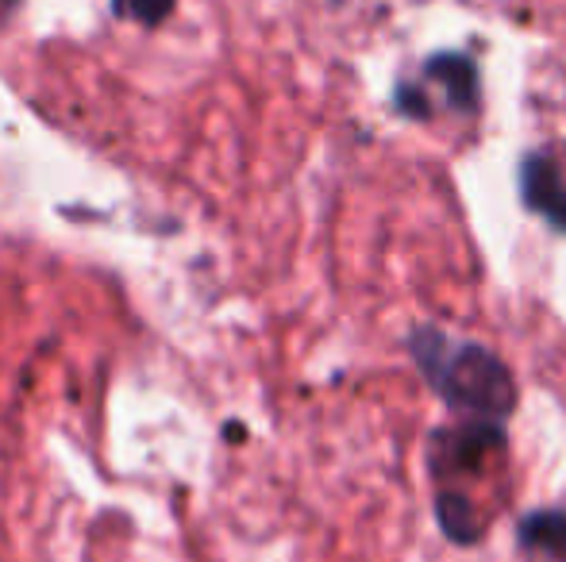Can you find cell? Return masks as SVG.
Returning a JSON list of instances; mask_svg holds the SVG:
<instances>
[{"mask_svg": "<svg viewBox=\"0 0 566 562\" xmlns=\"http://www.w3.org/2000/svg\"><path fill=\"white\" fill-rule=\"evenodd\" d=\"M20 4H23V0H0V23H4L8 15H12V12H15V8H20Z\"/></svg>", "mask_w": 566, "mask_h": 562, "instance_id": "9c48e42d", "label": "cell"}, {"mask_svg": "<svg viewBox=\"0 0 566 562\" xmlns=\"http://www.w3.org/2000/svg\"><path fill=\"white\" fill-rule=\"evenodd\" d=\"M394 105H397V113H405L409 120H428L432 116V100L424 97V89L420 85H397V93H394Z\"/></svg>", "mask_w": 566, "mask_h": 562, "instance_id": "ba28073f", "label": "cell"}, {"mask_svg": "<svg viewBox=\"0 0 566 562\" xmlns=\"http://www.w3.org/2000/svg\"><path fill=\"white\" fill-rule=\"evenodd\" d=\"M174 4L178 0H113V15L143 23V28H158L174 12Z\"/></svg>", "mask_w": 566, "mask_h": 562, "instance_id": "52a82bcc", "label": "cell"}, {"mask_svg": "<svg viewBox=\"0 0 566 562\" xmlns=\"http://www.w3.org/2000/svg\"><path fill=\"white\" fill-rule=\"evenodd\" d=\"M424 77L432 85L443 89V100H448L451 113H478V97H482V82H478V66L474 59L467 54H454V51H443V54H432L424 62Z\"/></svg>", "mask_w": 566, "mask_h": 562, "instance_id": "277c9868", "label": "cell"}, {"mask_svg": "<svg viewBox=\"0 0 566 562\" xmlns=\"http://www.w3.org/2000/svg\"><path fill=\"white\" fill-rule=\"evenodd\" d=\"M436 517H440V528L448 532L451 543H459V548H467V543H478L485 532L482 517L474 512V505L467 501V497L459 494H440V501H436Z\"/></svg>", "mask_w": 566, "mask_h": 562, "instance_id": "5b68a950", "label": "cell"}, {"mask_svg": "<svg viewBox=\"0 0 566 562\" xmlns=\"http://www.w3.org/2000/svg\"><path fill=\"white\" fill-rule=\"evenodd\" d=\"M409 351L432 390L454 409V413L501 421L516 405L513 370L482 343H459L440 328H417L409 336Z\"/></svg>", "mask_w": 566, "mask_h": 562, "instance_id": "6da1fadb", "label": "cell"}, {"mask_svg": "<svg viewBox=\"0 0 566 562\" xmlns=\"http://www.w3.org/2000/svg\"><path fill=\"white\" fill-rule=\"evenodd\" d=\"M521 543L536 551H552V555L566 559V512L544 509L521 520Z\"/></svg>", "mask_w": 566, "mask_h": 562, "instance_id": "8992f818", "label": "cell"}, {"mask_svg": "<svg viewBox=\"0 0 566 562\" xmlns=\"http://www.w3.org/2000/svg\"><path fill=\"white\" fill-rule=\"evenodd\" d=\"M505 443V427L501 421H482L470 416L459 427H443L432 435V466L440 478H454V474H478L485 458L497 455Z\"/></svg>", "mask_w": 566, "mask_h": 562, "instance_id": "7a4b0ae2", "label": "cell"}, {"mask_svg": "<svg viewBox=\"0 0 566 562\" xmlns=\"http://www.w3.org/2000/svg\"><path fill=\"white\" fill-rule=\"evenodd\" d=\"M521 197L547 224L566 232V181L547 155H528L521 162Z\"/></svg>", "mask_w": 566, "mask_h": 562, "instance_id": "3957f363", "label": "cell"}]
</instances>
